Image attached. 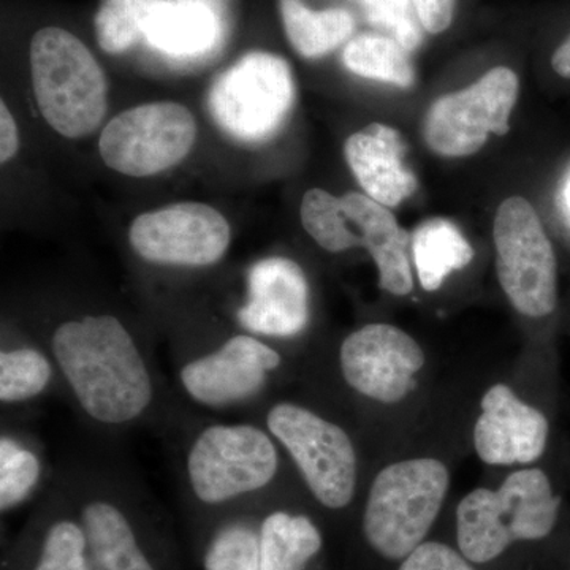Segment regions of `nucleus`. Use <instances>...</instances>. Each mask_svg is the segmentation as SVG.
<instances>
[{"mask_svg":"<svg viewBox=\"0 0 570 570\" xmlns=\"http://www.w3.org/2000/svg\"><path fill=\"white\" fill-rule=\"evenodd\" d=\"M400 570H474L463 553L441 542H423L401 562Z\"/></svg>","mask_w":570,"mask_h":570,"instance_id":"c756f323","label":"nucleus"},{"mask_svg":"<svg viewBox=\"0 0 570 570\" xmlns=\"http://www.w3.org/2000/svg\"><path fill=\"white\" fill-rule=\"evenodd\" d=\"M560 498L540 469L512 472L497 490L478 489L456 509L461 553L475 564L501 557L512 543L547 538L557 524Z\"/></svg>","mask_w":570,"mask_h":570,"instance_id":"f03ea898","label":"nucleus"},{"mask_svg":"<svg viewBox=\"0 0 570 570\" xmlns=\"http://www.w3.org/2000/svg\"><path fill=\"white\" fill-rule=\"evenodd\" d=\"M51 355L32 346L3 348L0 352V401L21 404L43 395L55 379Z\"/></svg>","mask_w":570,"mask_h":570,"instance_id":"b1692460","label":"nucleus"},{"mask_svg":"<svg viewBox=\"0 0 570 570\" xmlns=\"http://www.w3.org/2000/svg\"><path fill=\"white\" fill-rule=\"evenodd\" d=\"M294 100L288 63L272 52L255 51L217 77L208 94V108L228 137L261 142L283 127Z\"/></svg>","mask_w":570,"mask_h":570,"instance_id":"6e6552de","label":"nucleus"},{"mask_svg":"<svg viewBox=\"0 0 570 570\" xmlns=\"http://www.w3.org/2000/svg\"><path fill=\"white\" fill-rule=\"evenodd\" d=\"M493 235L499 284L512 306L523 316H549L557 307V257L530 202H502Z\"/></svg>","mask_w":570,"mask_h":570,"instance_id":"1a4fd4ad","label":"nucleus"},{"mask_svg":"<svg viewBox=\"0 0 570 570\" xmlns=\"http://www.w3.org/2000/svg\"><path fill=\"white\" fill-rule=\"evenodd\" d=\"M450 485L449 469L436 459L396 461L373 480L363 534L371 549L390 561H403L425 542Z\"/></svg>","mask_w":570,"mask_h":570,"instance_id":"20e7f679","label":"nucleus"},{"mask_svg":"<svg viewBox=\"0 0 570 570\" xmlns=\"http://www.w3.org/2000/svg\"><path fill=\"white\" fill-rule=\"evenodd\" d=\"M277 442L253 423L205 426L186 455L187 485L197 501L219 505L264 490L279 469Z\"/></svg>","mask_w":570,"mask_h":570,"instance_id":"423d86ee","label":"nucleus"},{"mask_svg":"<svg viewBox=\"0 0 570 570\" xmlns=\"http://www.w3.org/2000/svg\"><path fill=\"white\" fill-rule=\"evenodd\" d=\"M566 202H568V208L570 212V178L568 181V187H566Z\"/></svg>","mask_w":570,"mask_h":570,"instance_id":"72a5a7b5","label":"nucleus"},{"mask_svg":"<svg viewBox=\"0 0 570 570\" xmlns=\"http://www.w3.org/2000/svg\"><path fill=\"white\" fill-rule=\"evenodd\" d=\"M204 564L205 570H262L261 535L249 524H227L208 543Z\"/></svg>","mask_w":570,"mask_h":570,"instance_id":"a878e982","label":"nucleus"},{"mask_svg":"<svg viewBox=\"0 0 570 570\" xmlns=\"http://www.w3.org/2000/svg\"><path fill=\"white\" fill-rule=\"evenodd\" d=\"M411 250L420 284L426 292L441 288L450 273L463 269L474 258L466 236L441 217L419 225L411 238Z\"/></svg>","mask_w":570,"mask_h":570,"instance_id":"aec40b11","label":"nucleus"},{"mask_svg":"<svg viewBox=\"0 0 570 570\" xmlns=\"http://www.w3.org/2000/svg\"><path fill=\"white\" fill-rule=\"evenodd\" d=\"M197 124L183 105H140L115 116L100 135L99 151L118 174L153 176L175 167L193 149Z\"/></svg>","mask_w":570,"mask_h":570,"instance_id":"9d476101","label":"nucleus"},{"mask_svg":"<svg viewBox=\"0 0 570 570\" xmlns=\"http://www.w3.org/2000/svg\"><path fill=\"white\" fill-rule=\"evenodd\" d=\"M50 355L82 414L99 426L132 425L156 400L151 365L111 314L70 318L52 330Z\"/></svg>","mask_w":570,"mask_h":570,"instance_id":"f257e3e1","label":"nucleus"},{"mask_svg":"<svg viewBox=\"0 0 570 570\" xmlns=\"http://www.w3.org/2000/svg\"><path fill=\"white\" fill-rule=\"evenodd\" d=\"M129 242L151 264L202 268L224 257L232 228L212 206L186 202L138 216L130 225Z\"/></svg>","mask_w":570,"mask_h":570,"instance_id":"ddd939ff","label":"nucleus"},{"mask_svg":"<svg viewBox=\"0 0 570 570\" xmlns=\"http://www.w3.org/2000/svg\"><path fill=\"white\" fill-rule=\"evenodd\" d=\"M299 217L307 235L322 249L343 253L365 247L377 266L379 285L392 295L411 294V238L387 206L363 194L335 197L324 189H309L303 197Z\"/></svg>","mask_w":570,"mask_h":570,"instance_id":"7ed1b4c3","label":"nucleus"},{"mask_svg":"<svg viewBox=\"0 0 570 570\" xmlns=\"http://www.w3.org/2000/svg\"><path fill=\"white\" fill-rule=\"evenodd\" d=\"M33 94L45 121L67 138L92 134L107 112L102 67L73 33L45 28L32 37Z\"/></svg>","mask_w":570,"mask_h":570,"instance_id":"39448f33","label":"nucleus"},{"mask_svg":"<svg viewBox=\"0 0 570 570\" xmlns=\"http://www.w3.org/2000/svg\"><path fill=\"white\" fill-rule=\"evenodd\" d=\"M142 0H100L94 29L105 52L121 55L142 37Z\"/></svg>","mask_w":570,"mask_h":570,"instance_id":"bb28decb","label":"nucleus"},{"mask_svg":"<svg viewBox=\"0 0 570 570\" xmlns=\"http://www.w3.org/2000/svg\"><path fill=\"white\" fill-rule=\"evenodd\" d=\"M20 148V137L13 116L6 104H0V160L9 163Z\"/></svg>","mask_w":570,"mask_h":570,"instance_id":"2f4dec72","label":"nucleus"},{"mask_svg":"<svg viewBox=\"0 0 570 570\" xmlns=\"http://www.w3.org/2000/svg\"><path fill=\"white\" fill-rule=\"evenodd\" d=\"M279 9L288 41L306 59L336 50L355 29L354 17L347 10L313 11L303 0H279Z\"/></svg>","mask_w":570,"mask_h":570,"instance_id":"4be33fe9","label":"nucleus"},{"mask_svg":"<svg viewBox=\"0 0 570 570\" xmlns=\"http://www.w3.org/2000/svg\"><path fill=\"white\" fill-rule=\"evenodd\" d=\"M266 430L294 460L307 490L322 505L344 509L355 497L358 464L354 442L336 423L302 404L277 403Z\"/></svg>","mask_w":570,"mask_h":570,"instance_id":"0eeeda50","label":"nucleus"},{"mask_svg":"<svg viewBox=\"0 0 570 570\" xmlns=\"http://www.w3.org/2000/svg\"><path fill=\"white\" fill-rule=\"evenodd\" d=\"M365 2L374 24L382 26L392 32L393 39L400 41L407 51L417 48L422 33L412 18L407 0H365Z\"/></svg>","mask_w":570,"mask_h":570,"instance_id":"c85d7f7f","label":"nucleus"},{"mask_svg":"<svg viewBox=\"0 0 570 570\" xmlns=\"http://www.w3.org/2000/svg\"><path fill=\"white\" fill-rule=\"evenodd\" d=\"M80 523L88 543L89 570H156L138 542L132 521L111 499L86 501Z\"/></svg>","mask_w":570,"mask_h":570,"instance_id":"a211bd4d","label":"nucleus"},{"mask_svg":"<svg viewBox=\"0 0 570 570\" xmlns=\"http://www.w3.org/2000/svg\"><path fill=\"white\" fill-rule=\"evenodd\" d=\"M425 360L414 337L389 324L362 326L340 348L341 374L348 387L382 404L400 403L414 390Z\"/></svg>","mask_w":570,"mask_h":570,"instance_id":"4468645a","label":"nucleus"},{"mask_svg":"<svg viewBox=\"0 0 570 570\" xmlns=\"http://www.w3.org/2000/svg\"><path fill=\"white\" fill-rule=\"evenodd\" d=\"M474 426L479 459L491 466L534 463L549 441V420L521 401L509 385L497 384L482 397Z\"/></svg>","mask_w":570,"mask_h":570,"instance_id":"dca6fc26","label":"nucleus"},{"mask_svg":"<svg viewBox=\"0 0 570 570\" xmlns=\"http://www.w3.org/2000/svg\"><path fill=\"white\" fill-rule=\"evenodd\" d=\"M344 63L355 75L370 80L392 82L409 88L414 82V69L407 50L393 37L363 33L348 41Z\"/></svg>","mask_w":570,"mask_h":570,"instance_id":"5701e85b","label":"nucleus"},{"mask_svg":"<svg viewBox=\"0 0 570 570\" xmlns=\"http://www.w3.org/2000/svg\"><path fill=\"white\" fill-rule=\"evenodd\" d=\"M281 363L275 347L250 333H238L183 363L179 384L195 404L223 411L261 395Z\"/></svg>","mask_w":570,"mask_h":570,"instance_id":"f8f14e48","label":"nucleus"},{"mask_svg":"<svg viewBox=\"0 0 570 570\" xmlns=\"http://www.w3.org/2000/svg\"><path fill=\"white\" fill-rule=\"evenodd\" d=\"M414 6L428 32L441 33L452 24L455 0H414Z\"/></svg>","mask_w":570,"mask_h":570,"instance_id":"7c9ffc66","label":"nucleus"},{"mask_svg":"<svg viewBox=\"0 0 570 570\" xmlns=\"http://www.w3.org/2000/svg\"><path fill=\"white\" fill-rule=\"evenodd\" d=\"M41 461L36 452L20 441L3 434L0 439V508H17L39 485Z\"/></svg>","mask_w":570,"mask_h":570,"instance_id":"393cba45","label":"nucleus"},{"mask_svg":"<svg viewBox=\"0 0 570 570\" xmlns=\"http://www.w3.org/2000/svg\"><path fill=\"white\" fill-rule=\"evenodd\" d=\"M551 66L561 77L570 78V33L551 58Z\"/></svg>","mask_w":570,"mask_h":570,"instance_id":"473e14b6","label":"nucleus"},{"mask_svg":"<svg viewBox=\"0 0 570 570\" xmlns=\"http://www.w3.org/2000/svg\"><path fill=\"white\" fill-rule=\"evenodd\" d=\"M246 281V302L236 313V321L247 333L294 337L309 324V284L296 262L262 258L247 269Z\"/></svg>","mask_w":570,"mask_h":570,"instance_id":"2eb2a0df","label":"nucleus"},{"mask_svg":"<svg viewBox=\"0 0 570 570\" xmlns=\"http://www.w3.org/2000/svg\"><path fill=\"white\" fill-rule=\"evenodd\" d=\"M32 570H89L88 543L80 521L59 520L51 524Z\"/></svg>","mask_w":570,"mask_h":570,"instance_id":"cd10ccee","label":"nucleus"},{"mask_svg":"<svg viewBox=\"0 0 570 570\" xmlns=\"http://www.w3.org/2000/svg\"><path fill=\"white\" fill-rule=\"evenodd\" d=\"M519 97V77L494 67L463 91L431 105L425 118L428 146L439 156L466 157L482 149L490 134L509 132V118Z\"/></svg>","mask_w":570,"mask_h":570,"instance_id":"9b49d317","label":"nucleus"},{"mask_svg":"<svg viewBox=\"0 0 570 570\" xmlns=\"http://www.w3.org/2000/svg\"><path fill=\"white\" fill-rule=\"evenodd\" d=\"M141 24L153 48L178 58L208 51L219 33L213 11L190 0H142Z\"/></svg>","mask_w":570,"mask_h":570,"instance_id":"6ab92c4d","label":"nucleus"},{"mask_svg":"<svg viewBox=\"0 0 570 570\" xmlns=\"http://www.w3.org/2000/svg\"><path fill=\"white\" fill-rule=\"evenodd\" d=\"M403 137L393 127L370 124L347 138L344 154L367 197L392 208L417 189V179L404 167Z\"/></svg>","mask_w":570,"mask_h":570,"instance_id":"f3484780","label":"nucleus"},{"mask_svg":"<svg viewBox=\"0 0 570 570\" xmlns=\"http://www.w3.org/2000/svg\"><path fill=\"white\" fill-rule=\"evenodd\" d=\"M258 535L262 570H305L324 546L313 520L285 510L269 513Z\"/></svg>","mask_w":570,"mask_h":570,"instance_id":"412c9836","label":"nucleus"}]
</instances>
